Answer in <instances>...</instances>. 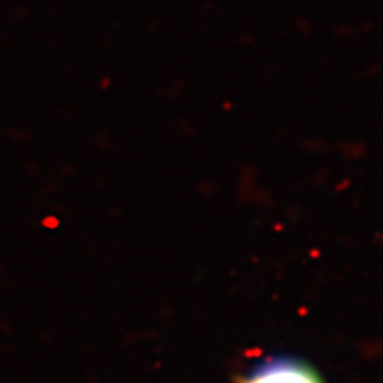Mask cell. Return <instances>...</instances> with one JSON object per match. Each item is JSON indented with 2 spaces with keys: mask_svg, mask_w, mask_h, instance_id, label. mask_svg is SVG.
<instances>
[{
  "mask_svg": "<svg viewBox=\"0 0 383 383\" xmlns=\"http://www.w3.org/2000/svg\"><path fill=\"white\" fill-rule=\"evenodd\" d=\"M241 383H323L307 363L295 358H270L257 364Z\"/></svg>",
  "mask_w": 383,
  "mask_h": 383,
  "instance_id": "1",
  "label": "cell"
}]
</instances>
